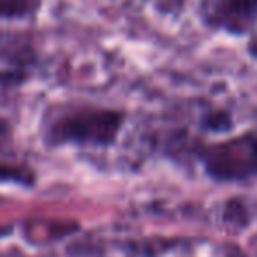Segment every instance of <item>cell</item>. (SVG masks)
Returning a JSON list of instances; mask_svg holds the SVG:
<instances>
[{"label": "cell", "mask_w": 257, "mask_h": 257, "mask_svg": "<svg viewBox=\"0 0 257 257\" xmlns=\"http://www.w3.org/2000/svg\"><path fill=\"white\" fill-rule=\"evenodd\" d=\"M127 114L114 107H76L51 121L46 131L50 147L109 148L116 145Z\"/></svg>", "instance_id": "6da1fadb"}, {"label": "cell", "mask_w": 257, "mask_h": 257, "mask_svg": "<svg viewBox=\"0 0 257 257\" xmlns=\"http://www.w3.org/2000/svg\"><path fill=\"white\" fill-rule=\"evenodd\" d=\"M197 157L217 182H248L257 178V133H243L211 145H199Z\"/></svg>", "instance_id": "7a4b0ae2"}, {"label": "cell", "mask_w": 257, "mask_h": 257, "mask_svg": "<svg viewBox=\"0 0 257 257\" xmlns=\"http://www.w3.org/2000/svg\"><path fill=\"white\" fill-rule=\"evenodd\" d=\"M208 23L231 36H245L257 25V0H213Z\"/></svg>", "instance_id": "3957f363"}, {"label": "cell", "mask_w": 257, "mask_h": 257, "mask_svg": "<svg viewBox=\"0 0 257 257\" xmlns=\"http://www.w3.org/2000/svg\"><path fill=\"white\" fill-rule=\"evenodd\" d=\"M43 8V0H0V20L25 22L37 16Z\"/></svg>", "instance_id": "277c9868"}, {"label": "cell", "mask_w": 257, "mask_h": 257, "mask_svg": "<svg viewBox=\"0 0 257 257\" xmlns=\"http://www.w3.org/2000/svg\"><path fill=\"white\" fill-rule=\"evenodd\" d=\"M232 127H234V120H232L231 111L215 109V111H210V113L203 118V128H206L208 133L225 134V133H231Z\"/></svg>", "instance_id": "5b68a950"}, {"label": "cell", "mask_w": 257, "mask_h": 257, "mask_svg": "<svg viewBox=\"0 0 257 257\" xmlns=\"http://www.w3.org/2000/svg\"><path fill=\"white\" fill-rule=\"evenodd\" d=\"M0 182H16V183H23V185H30L34 182V175L27 168H20V166H11V164H0Z\"/></svg>", "instance_id": "8992f818"}, {"label": "cell", "mask_w": 257, "mask_h": 257, "mask_svg": "<svg viewBox=\"0 0 257 257\" xmlns=\"http://www.w3.org/2000/svg\"><path fill=\"white\" fill-rule=\"evenodd\" d=\"M248 50H250V53H252L253 57L257 58V37H253V39L250 41V44H248Z\"/></svg>", "instance_id": "52a82bcc"}]
</instances>
